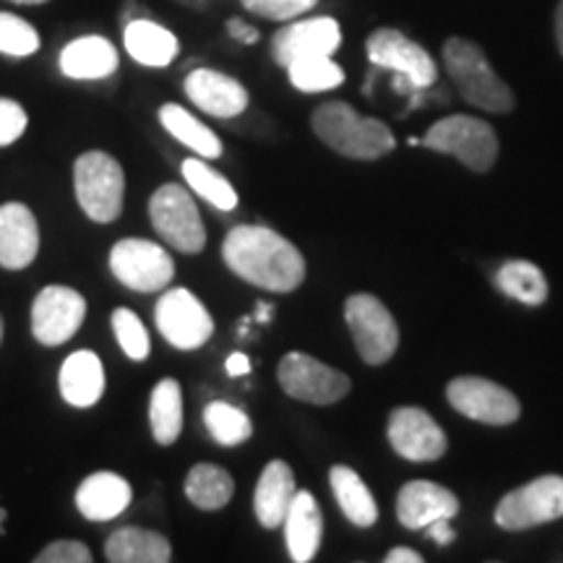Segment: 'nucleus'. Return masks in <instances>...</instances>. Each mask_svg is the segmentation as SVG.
Wrapping results in <instances>:
<instances>
[{"label":"nucleus","instance_id":"1","mask_svg":"<svg viewBox=\"0 0 563 563\" xmlns=\"http://www.w3.org/2000/svg\"><path fill=\"white\" fill-rule=\"evenodd\" d=\"M228 269L269 292H295L306 279V258L298 245L264 224H238L222 243Z\"/></svg>","mask_w":563,"mask_h":563},{"label":"nucleus","instance_id":"2","mask_svg":"<svg viewBox=\"0 0 563 563\" xmlns=\"http://www.w3.org/2000/svg\"><path fill=\"white\" fill-rule=\"evenodd\" d=\"M311 129L329 150L350 159H382L397 146L391 129L378 118H365L347 102H323L313 110Z\"/></svg>","mask_w":563,"mask_h":563},{"label":"nucleus","instance_id":"3","mask_svg":"<svg viewBox=\"0 0 563 563\" xmlns=\"http://www.w3.org/2000/svg\"><path fill=\"white\" fill-rule=\"evenodd\" d=\"M443 66H446V74L452 76L454 87L460 89V95L473 108L504 115V112H511L514 104H517L509 84L493 70L488 55L473 40H446V45H443Z\"/></svg>","mask_w":563,"mask_h":563},{"label":"nucleus","instance_id":"4","mask_svg":"<svg viewBox=\"0 0 563 563\" xmlns=\"http://www.w3.org/2000/svg\"><path fill=\"white\" fill-rule=\"evenodd\" d=\"M74 191L84 214L97 224L121 217L125 201V173L108 152H84L74 162Z\"/></svg>","mask_w":563,"mask_h":563},{"label":"nucleus","instance_id":"5","mask_svg":"<svg viewBox=\"0 0 563 563\" xmlns=\"http://www.w3.org/2000/svg\"><path fill=\"white\" fill-rule=\"evenodd\" d=\"M420 146L439 154H452L473 173H488L498 159V136L490 123L473 115H449L433 123Z\"/></svg>","mask_w":563,"mask_h":563},{"label":"nucleus","instance_id":"6","mask_svg":"<svg viewBox=\"0 0 563 563\" xmlns=\"http://www.w3.org/2000/svg\"><path fill=\"white\" fill-rule=\"evenodd\" d=\"M150 220L162 241L186 256H196L207 245L201 211L180 183H165L152 194Z\"/></svg>","mask_w":563,"mask_h":563},{"label":"nucleus","instance_id":"7","mask_svg":"<svg viewBox=\"0 0 563 563\" xmlns=\"http://www.w3.org/2000/svg\"><path fill=\"white\" fill-rule=\"evenodd\" d=\"M365 53H368L373 66L391 70L397 76L402 91L418 95V91L433 87L439 79V70H435V63L426 53V47H420L418 42L405 37L402 32L391 30V26L373 32L365 42Z\"/></svg>","mask_w":563,"mask_h":563},{"label":"nucleus","instance_id":"8","mask_svg":"<svg viewBox=\"0 0 563 563\" xmlns=\"http://www.w3.org/2000/svg\"><path fill=\"white\" fill-rule=\"evenodd\" d=\"M344 321L355 342L357 355L368 365H384L399 347V327L376 295L357 292L344 302Z\"/></svg>","mask_w":563,"mask_h":563},{"label":"nucleus","instance_id":"9","mask_svg":"<svg viewBox=\"0 0 563 563\" xmlns=\"http://www.w3.org/2000/svg\"><path fill=\"white\" fill-rule=\"evenodd\" d=\"M277 382L287 397L308 405H334L352 389L347 373L316 361L306 352H287L277 365Z\"/></svg>","mask_w":563,"mask_h":563},{"label":"nucleus","instance_id":"10","mask_svg":"<svg viewBox=\"0 0 563 563\" xmlns=\"http://www.w3.org/2000/svg\"><path fill=\"white\" fill-rule=\"evenodd\" d=\"M563 517V477L543 475L514 488L496 506V525L506 532H522Z\"/></svg>","mask_w":563,"mask_h":563},{"label":"nucleus","instance_id":"11","mask_svg":"<svg viewBox=\"0 0 563 563\" xmlns=\"http://www.w3.org/2000/svg\"><path fill=\"white\" fill-rule=\"evenodd\" d=\"M112 277L133 292H159L175 277V262L162 245L144 238H123L110 251Z\"/></svg>","mask_w":563,"mask_h":563},{"label":"nucleus","instance_id":"12","mask_svg":"<svg viewBox=\"0 0 563 563\" xmlns=\"http://www.w3.org/2000/svg\"><path fill=\"white\" fill-rule=\"evenodd\" d=\"M154 323L159 334L173 344L175 350H199L214 334V319L207 306L186 287H173L162 292L154 308Z\"/></svg>","mask_w":563,"mask_h":563},{"label":"nucleus","instance_id":"13","mask_svg":"<svg viewBox=\"0 0 563 563\" xmlns=\"http://www.w3.org/2000/svg\"><path fill=\"white\" fill-rule=\"evenodd\" d=\"M446 399L464 418L485 426H511L522 415V405L506 386L481 376H460L446 386Z\"/></svg>","mask_w":563,"mask_h":563},{"label":"nucleus","instance_id":"14","mask_svg":"<svg viewBox=\"0 0 563 563\" xmlns=\"http://www.w3.org/2000/svg\"><path fill=\"white\" fill-rule=\"evenodd\" d=\"M87 319V300L66 285H47L32 302V334L45 347L74 340Z\"/></svg>","mask_w":563,"mask_h":563},{"label":"nucleus","instance_id":"15","mask_svg":"<svg viewBox=\"0 0 563 563\" xmlns=\"http://www.w3.org/2000/svg\"><path fill=\"white\" fill-rule=\"evenodd\" d=\"M386 433L394 452L407 462H439L449 449L443 428L422 407H397Z\"/></svg>","mask_w":563,"mask_h":563},{"label":"nucleus","instance_id":"16","mask_svg":"<svg viewBox=\"0 0 563 563\" xmlns=\"http://www.w3.org/2000/svg\"><path fill=\"white\" fill-rule=\"evenodd\" d=\"M342 45V30L332 16L292 21L272 40V55L282 68L311 55H334Z\"/></svg>","mask_w":563,"mask_h":563},{"label":"nucleus","instance_id":"17","mask_svg":"<svg viewBox=\"0 0 563 563\" xmlns=\"http://www.w3.org/2000/svg\"><path fill=\"white\" fill-rule=\"evenodd\" d=\"M183 89H186L188 100H191L196 108L207 112V115L222 118V121L243 115L251 102L249 89H245L241 81L214 68L191 70V74L186 76V81H183Z\"/></svg>","mask_w":563,"mask_h":563},{"label":"nucleus","instance_id":"18","mask_svg":"<svg viewBox=\"0 0 563 563\" xmlns=\"http://www.w3.org/2000/svg\"><path fill=\"white\" fill-rule=\"evenodd\" d=\"M40 253V224L32 209L21 201L0 207V266L19 272L32 266Z\"/></svg>","mask_w":563,"mask_h":563},{"label":"nucleus","instance_id":"19","mask_svg":"<svg viewBox=\"0 0 563 563\" xmlns=\"http://www.w3.org/2000/svg\"><path fill=\"white\" fill-rule=\"evenodd\" d=\"M456 514L460 498L439 483L412 481L397 496V519L407 530H426L435 519H454Z\"/></svg>","mask_w":563,"mask_h":563},{"label":"nucleus","instance_id":"20","mask_svg":"<svg viewBox=\"0 0 563 563\" xmlns=\"http://www.w3.org/2000/svg\"><path fill=\"white\" fill-rule=\"evenodd\" d=\"M131 501V483L123 475L108 473V470L84 477L79 488H76V509L89 522H110V519L121 517Z\"/></svg>","mask_w":563,"mask_h":563},{"label":"nucleus","instance_id":"21","mask_svg":"<svg viewBox=\"0 0 563 563\" xmlns=\"http://www.w3.org/2000/svg\"><path fill=\"white\" fill-rule=\"evenodd\" d=\"M104 365L97 352L76 350L63 361L58 373L60 397L76 410H89L104 397Z\"/></svg>","mask_w":563,"mask_h":563},{"label":"nucleus","instance_id":"22","mask_svg":"<svg viewBox=\"0 0 563 563\" xmlns=\"http://www.w3.org/2000/svg\"><path fill=\"white\" fill-rule=\"evenodd\" d=\"M285 543L295 563H308L316 559L323 538V514L311 490L295 493L285 522Z\"/></svg>","mask_w":563,"mask_h":563},{"label":"nucleus","instance_id":"23","mask_svg":"<svg viewBox=\"0 0 563 563\" xmlns=\"http://www.w3.org/2000/svg\"><path fill=\"white\" fill-rule=\"evenodd\" d=\"M295 475L287 462L274 460L264 467L262 477L256 483V496H253V511H256L258 525L266 530H277L285 522L287 511L295 498Z\"/></svg>","mask_w":563,"mask_h":563},{"label":"nucleus","instance_id":"24","mask_svg":"<svg viewBox=\"0 0 563 563\" xmlns=\"http://www.w3.org/2000/svg\"><path fill=\"white\" fill-rule=\"evenodd\" d=\"M118 63L121 58H118L115 45L100 34H87V37L68 42L60 53V70L76 81L108 79L118 70Z\"/></svg>","mask_w":563,"mask_h":563},{"label":"nucleus","instance_id":"25","mask_svg":"<svg viewBox=\"0 0 563 563\" xmlns=\"http://www.w3.org/2000/svg\"><path fill=\"white\" fill-rule=\"evenodd\" d=\"M123 45L133 60L150 68H167L180 51L178 37L167 26L150 19L129 21L123 32Z\"/></svg>","mask_w":563,"mask_h":563},{"label":"nucleus","instance_id":"26","mask_svg":"<svg viewBox=\"0 0 563 563\" xmlns=\"http://www.w3.org/2000/svg\"><path fill=\"white\" fill-rule=\"evenodd\" d=\"M104 559L110 563H167L173 559V545L157 530L121 527L104 543Z\"/></svg>","mask_w":563,"mask_h":563},{"label":"nucleus","instance_id":"27","mask_svg":"<svg viewBox=\"0 0 563 563\" xmlns=\"http://www.w3.org/2000/svg\"><path fill=\"white\" fill-rule=\"evenodd\" d=\"M329 485H332L336 504L344 517L350 519L352 525L361 527V530H368L378 522V504L368 490V485L363 483V477L355 473V470L347 467V464H334L329 470Z\"/></svg>","mask_w":563,"mask_h":563},{"label":"nucleus","instance_id":"28","mask_svg":"<svg viewBox=\"0 0 563 563\" xmlns=\"http://www.w3.org/2000/svg\"><path fill=\"white\" fill-rule=\"evenodd\" d=\"M157 118H159L162 129L170 133L175 141H180L186 150H191L194 154H199V157H203V159L222 157L224 146H222L220 136H217V133L211 131L207 123H201L199 118L191 115L186 108H180V104H175V102H167L159 108Z\"/></svg>","mask_w":563,"mask_h":563},{"label":"nucleus","instance_id":"29","mask_svg":"<svg viewBox=\"0 0 563 563\" xmlns=\"http://www.w3.org/2000/svg\"><path fill=\"white\" fill-rule=\"evenodd\" d=\"M183 490H186V498L196 509L220 511L235 496V481L220 464L201 462L191 467L186 483H183Z\"/></svg>","mask_w":563,"mask_h":563},{"label":"nucleus","instance_id":"30","mask_svg":"<svg viewBox=\"0 0 563 563\" xmlns=\"http://www.w3.org/2000/svg\"><path fill=\"white\" fill-rule=\"evenodd\" d=\"M150 426L159 446H173L183 431V391L175 378H162L150 397Z\"/></svg>","mask_w":563,"mask_h":563},{"label":"nucleus","instance_id":"31","mask_svg":"<svg viewBox=\"0 0 563 563\" xmlns=\"http://www.w3.org/2000/svg\"><path fill=\"white\" fill-rule=\"evenodd\" d=\"M496 287L506 298L525 302V306H543L548 300V279L543 269H538L525 258H511L496 272Z\"/></svg>","mask_w":563,"mask_h":563},{"label":"nucleus","instance_id":"32","mask_svg":"<svg viewBox=\"0 0 563 563\" xmlns=\"http://www.w3.org/2000/svg\"><path fill=\"white\" fill-rule=\"evenodd\" d=\"M180 173L183 178H186L188 188H191L196 196H201L203 201L211 203L214 209H238V191L222 173H217L214 167L207 165V159H186L180 165Z\"/></svg>","mask_w":563,"mask_h":563},{"label":"nucleus","instance_id":"33","mask_svg":"<svg viewBox=\"0 0 563 563\" xmlns=\"http://www.w3.org/2000/svg\"><path fill=\"white\" fill-rule=\"evenodd\" d=\"M290 84L302 95H319V91L336 89L344 81V70L332 55H311L287 66Z\"/></svg>","mask_w":563,"mask_h":563},{"label":"nucleus","instance_id":"34","mask_svg":"<svg viewBox=\"0 0 563 563\" xmlns=\"http://www.w3.org/2000/svg\"><path fill=\"white\" fill-rule=\"evenodd\" d=\"M203 426H207L211 439L228 449L241 446V443L251 441L253 435V422L249 415L230 402L207 405V410H203Z\"/></svg>","mask_w":563,"mask_h":563},{"label":"nucleus","instance_id":"35","mask_svg":"<svg viewBox=\"0 0 563 563\" xmlns=\"http://www.w3.org/2000/svg\"><path fill=\"white\" fill-rule=\"evenodd\" d=\"M110 323L118 344H121V350L125 352V357L133 363H144L152 352V340L144 321H141L131 308H115Z\"/></svg>","mask_w":563,"mask_h":563},{"label":"nucleus","instance_id":"36","mask_svg":"<svg viewBox=\"0 0 563 563\" xmlns=\"http://www.w3.org/2000/svg\"><path fill=\"white\" fill-rule=\"evenodd\" d=\"M42 40L30 21H24L16 13L0 11V53L11 58H30L40 51Z\"/></svg>","mask_w":563,"mask_h":563},{"label":"nucleus","instance_id":"37","mask_svg":"<svg viewBox=\"0 0 563 563\" xmlns=\"http://www.w3.org/2000/svg\"><path fill=\"white\" fill-rule=\"evenodd\" d=\"M243 9L269 21H292L311 11L319 0H241Z\"/></svg>","mask_w":563,"mask_h":563},{"label":"nucleus","instance_id":"38","mask_svg":"<svg viewBox=\"0 0 563 563\" xmlns=\"http://www.w3.org/2000/svg\"><path fill=\"white\" fill-rule=\"evenodd\" d=\"M89 545H84L81 540H55V543L45 545L34 555V563H91Z\"/></svg>","mask_w":563,"mask_h":563},{"label":"nucleus","instance_id":"39","mask_svg":"<svg viewBox=\"0 0 563 563\" xmlns=\"http://www.w3.org/2000/svg\"><path fill=\"white\" fill-rule=\"evenodd\" d=\"M26 123V110L21 108L16 100H9V97H0V146H11L24 136Z\"/></svg>","mask_w":563,"mask_h":563},{"label":"nucleus","instance_id":"40","mask_svg":"<svg viewBox=\"0 0 563 563\" xmlns=\"http://www.w3.org/2000/svg\"><path fill=\"white\" fill-rule=\"evenodd\" d=\"M228 34L235 42H241V45H256V42H258V30H256V26L245 24L243 19H230L228 21Z\"/></svg>","mask_w":563,"mask_h":563},{"label":"nucleus","instance_id":"41","mask_svg":"<svg viewBox=\"0 0 563 563\" xmlns=\"http://www.w3.org/2000/svg\"><path fill=\"white\" fill-rule=\"evenodd\" d=\"M426 530H428L426 532L428 538H431L433 543H439L441 548H446V545L454 543V530H452V525H449V519H435V522L428 525Z\"/></svg>","mask_w":563,"mask_h":563},{"label":"nucleus","instance_id":"42","mask_svg":"<svg viewBox=\"0 0 563 563\" xmlns=\"http://www.w3.org/2000/svg\"><path fill=\"white\" fill-rule=\"evenodd\" d=\"M224 368H228V376L238 378V376H249L251 373V357L243 355V352H232V355L228 357V363H224Z\"/></svg>","mask_w":563,"mask_h":563},{"label":"nucleus","instance_id":"43","mask_svg":"<svg viewBox=\"0 0 563 563\" xmlns=\"http://www.w3.org/2000/svg\"><path fill=\"white\" fill-rule=\"evenodd\" d=\"M384 561L386 563H422V555L418 551H412V548H391Z\"/></svg>","mask_w":563,"mask_h":563},{"label":"nucleus","instance_id":"44","mask_svg":"<svg viewBox=\"0 0 563 563\" xmlns=\"http://www.w3.org/2000/svg\"><path fill=\"white\" fill-rule=\"evenodd\" d=\"M555 42L563 55V0H559V9H555Z\"/></svg>","mask_w":563,"mask_h":563},{"label":"nucleus","instance_id":"45","mask_svg":"<svg viewBox=\"0 0 563 563\" xmlns=\"http://www.w3.org/2000/svg\"><path fill=\"white\" fill-rule=\"evenodd\" d=\"M272 316H274L272 302H258V306H256V321L258 323H269Z\"/></svg>","mask_w":563,"mask_h":563},{"label":"nucleus","instance_id":"46","mask_svg":"<svg viewBox=\"0 0 563 563\" xmlns=\"http://www.w3.org/2000/svg\"><path fill=\"white\" fill-rule=\"evenodd\" d=\"M183 5H191V9H207L211 0H178Z\"/></svg>","mask_w":563,"mask_h":563},{"label":"nucleus","instance_id":"47","mask_svg":"<svg viewBox=\"0 0 563 563\" xmlns=\"http://www.w3.org/2000/svg\"><path fill=\"white\" fill-rule=\"evenodd\" d=\"M11 3H21V5H42V3H47V0H11Z\"/></svg>","mask_w":563,"mask_h":563},{"label":"nucleus","instance_id":"48","mask_svg":"<svg viewBox=\"0 0 563 563\" xmlns=\"http://www.w3.org/2000/svg\"><path fill=\"white\" fill-rule=\"evenodd\" d=\"M0 342H3V316H0Z\"/></svg>","mask_w":563,"mask_h":563}]
</instances>
